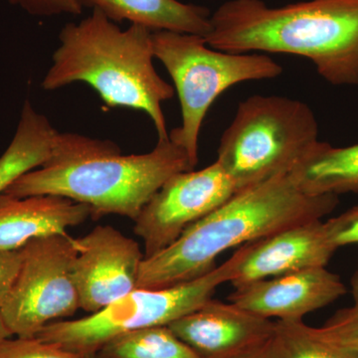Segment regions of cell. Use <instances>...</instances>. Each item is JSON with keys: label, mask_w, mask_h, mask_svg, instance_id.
I'll list each match as a JSON object with an SVG mask.
<instances>
[{"label": "cell", "mask_w": 358, "mask_h": 358, "mask_svg": "<svg viewBox=\"0 0 358 358\" xmlns=\"http://www.w3.org/2000/svg\"><path fill=\"white\" fill-rule=\"evenodd\" d=\"M73 275L80 308L94 313L138 287L145 253L131 238L112 226H96L77 238Z\"/></svg>", "instance_id": "obj_10"}, {"label": "cell", "mask_w": 358, "mask_h": 358, "mask_svg": "<svg viewBox=\"0 0 358 358\" xmlns=\"http://www.w3.org/2000/svg\"><path fill=\"white\" fill-rule=\"evenodd\" d=\"M1 301H0V307H1ZM9 338H13V334H11L10 331L7 329L3 317H2L1 310H0V341Z\"/></svg>", "instance_id": "obj_26"}, {"label": "cell", "mask_w": 358, "mask_h": 358, "mask_svg": "<svg viewBox=\"0 0 358 358\" xmlns=\"http://www.w3.org/2000/svg\"><path fill=\"white\" fill-rule=\"evenodd\" d=\"M59 42L42 88L54 91L84 82L109 107L145 112L159 140L169 138L162 105L173 98L174 88L155 70L152 31L136 24L122 30L93 9L80 22L66 24Z\"/></svg>", "instance_id": "obj_4"}, {"label": "cell", "mask_w": 358, "mask_h": 358, "mask_svg": "<svg viewBox=\"0 0 358 358\" xmlns=\"http://www.w3.org/2000/svg\"><path fill=\"white\" fill-rule=\"evenodd\" d=\"M13 6L20 7L33 16H48L71 14L80 15L84 7L80 0H8Z\"/></svg>", "instance_id": "obj_23"}, {"label": "cell", "mask_w": 358, "mask_h": 358, "mask_svg": "<svg viewBox=\"0 0 358 358\" xmlns=\"http://www.w3.org/2000/svg\"><path fill=\"white\" fill-rule=\"evenodd\" d=\"M92 215L83 203L58 196L0 195V251H16L36 238L66 234Z\"/></svg>", "instance_id": "obj_14"}, {"label": "cell", "mask_w": 358, "mask_h": 358, "mask_svg": "<svg viewBox=\"0 0 358 358\" xmlns=\"http://www.w3.org/2000/svg\"><path fill=\"white\" fill-rule=\"evenodd\" d=\"M237 192L236 185L217 160L200 171L173 174L134 220V232L143 239L145 258L167 248L188 227Z\"/></svg>", "instance_id": "obj_9"}, {"label": "cell", "mask_w": 358, "mask_h": 358, "mask_svg": "<svg viewBox=\"0 0 358 358\" xmlns=\"http://www.w3.org/2000/svg\"><path fill=\"white\" fill-rule=\"evenodd\" d=\"M0 358H86L56 343L37 338H6L0 341Z\"/></svg>", "instance_id": "obj_21"}, {"label": "cell", "mask_w": 358, "mask_h": 358, "mask_svg": "<svg viewBox=\"0 0 358 358\" xmlns=\"http://www.w3.org/2000/svg\"><path fill=\"white\" fill-rule=\"evenodd\" d=\"M247 252L248 243L197 279L167 288L134 289L82 319L51 322L36 336L86 357L122 334L169 326L213 299L219 286L232 282Z\"/></svg>", "instance_id": "obj_7"}, {"label": "cell", "mask_w": 358, "mask_h": 358, "mask_svg": "<svg viewBox=\"0 0 358 358\" xmlns=\"http://www.w3.org/2000/svg\"><path fill=\"white\" fill-rule=\"evenodd\" d=\"M324 222L331 241L336 248L358 244V205Z\"/></svg>", "instance_id": "obj_22"}, {"label": "cell", "mask_w": 358, "mask_h": 358, "mask_svg": "<svg viewBox=\"0 0 358 358\" xmlns=\"http://www.w3.org/2000/svg\"><path fill=\"white\" fill-rule=\"evenodd\" d=\"M86 358H96L94 355H86Z\"/></svg>", "instance_id": "obj_27"}, {"label": "cell", "mask_w": 358, "mask_h": 358, "mask_svg": "<svg viewBox=\"0 0 358 358\" xmlns=\"http://www.w3.org/2000/svg\"><path fill=\"white\" fill-rule=\"evenodd\" d=\"M20 252V271L0 310L13 336L34 338L47 324L80 308L73 275L76 239L68 233L36 238Z\"/></svg>", "instance_id": "obj_8"}, {"label": "cell", "mask_w": 358, "mask_h": 358, "mask_svg": "<svg viewBox=\"0 0 358 358\" xmlns=\"http://www.w3.org/2000/svg\"><path fill=\"white\" fill-rule=\"evenodd\" d=\"M352 305L341 308L320 327H313V334L358 357V262L350 279Z\"/></svg>", "instance_id": "obj_20"}, {"label": "cell", "mask_w": 358, "mask_h": 358, "mask_svg": "<svg viewBox=\"0 0 358 358\" xmlns=\"http://www.w3.org/2000/svg\"><path fill=\"white\" fill-rule=\"evenodd\" d=\"M82 6L96 9L113 22L129 21L150 31H171L206 36L211 13L207 7L178 0H80Z\"/></svg>", "instance_id": "obj_15"}, {"label": "cell", "mask_w": 358, "mask_h": 358, "mask_svg": "<svg viewBox=\"0 0 358 358\" xmlns=\"http://www.w3.org/2000/svg\"><path fill=\"white\" fill-rule=\"evenodd\" d=\"M202 358H237L258 350L275 336V322L213 300L169 326Z\"/></svg>", "instance_id": "obj_11"}, {"label": "cell", "mask_w": 358, "mask_h": 358, "mask_svg": "<svg viewBox=\"0 0 358 358\" xmlns=\"http://www.w3.org/2000/svg\"><path fill=\"white\" fill-rule=\"evenodd\" d=\"M317 141L319 124L307 103L254 95L238 106L221 136L216 160L239 192L291 173Z\"/></svg>", "instance_id": "obj_5"}, {"label": "cell", "mask_w": 358, "mask_h": 358, "mask_svg": "<svg viewBox=\"0 0 358 358\" xmlns=\"http://www.w3.org/2000/svg\"><path fill=\"white\" fill-rule=\"evenodd\" d=\"M336 250L324 221L298 224L250 242L247 255L231 284L234 289L239 288L306 268L327 267Z\"/></svg>", "instance_id": "obj_13"}, {"label": "cell", "mask_w": 358, "mask_h": 358, "mask_svg": "<svg viewBox=\"0 0 358 358\" xmlns=\"http://www.w3.org/2000/svg\"><path fill=\"white\" fill-rule=\"evenodd\" d=\"M152 46L180 102L181 124L171 129L169 140L185 150L192 169L199 164L202 122L216 99L234 85L275 79L282 73L270 56L216 50L200 35L155 31Z\"/></svg>", "instance_id": "obj_6"}, {"label": "cell", "mask_w": 358, "mask_h": 358, "mask_svg": "<svg viewBox=\"0 0 358 358\" xmlns=\"http://www.w3.org/2000/svg\"><path fill=\"white\" fill-rule=\"evenodd\" d=\"M188 171L187 155L169 138L147 154L122 155L114 141L58 133L50 159L4 194L58 195L87 205L94 218L115 214L134 221L167 179Z\"/></svg>", "instance_id": "obj_1"}, {"label": "cell", "mask_w": 358, "mask_h": 358, "mask_svg": "<svg viewBox=\"0 0 358 358\" xmlns=\"http://www.w3.org/2000/svg\"><path fill=\"white\" fill-rule=\"evenodd\" d=\"M338 203L336 195L303 192L291 173L241 190L167 248L143 259L136 289L167 288L197 279L213 270L216 259L227 250L322 220Z\"/></svg>", "instance_id": "obj_3"}, {"label": "cell", "mask_w": 358, "mask_h": 358, "mask_svg": "<svg viewBox=\"0 0 358 358\" xmlns=\"http://www.w3.org/2000/svg\"><path fill=\"white\" fill-rule=\"evenodd\" d=\"M21 264L20 250L0 251V301L8 293L17 275Z\"/></svg>", "instance_id": "obj_24"}, {"label": "cell", "mask_w": 358, "mask_h": 358, "mask_svg": "<svg viewBox=\"0 0 358 358\" xmlns=\"http://www.w3.org/2000/svg\"><path fill=\"white\" fill-rule=\"evenodd\" d=\"M291 174L307 194L358 193V143L336 148L319 141Z\"/></svg>", "instance_id": "obj_16"}, {"label": "cell", "mask_w": 358, "mask_h": 358, "mask_svg": "<svg viewBox=\"0 0 358 358\" xmlns=\"http://www.w3.org/2000/svg\"><path fill=\"white\" fill-rule=\"evenodd\" d=\"M57 134L49 120L26 101L13 141L0 157V195L16 179L50 159Z\"/></svg>", "instance_id": "obj_17"}, {"label": "cell", "mask_w": 358, "mask_h": 358, "mask_svg": "<svg viewBox=\"0 0 358 358\" xmlns=\"http://www.w3.org/2000/svg\"><path fill=\"white\" fill-rule=\"evenodd\" d=\"M96 358H202L169 326L148 327L110 339Z\"/></svg>", "instance_id": "obj_18"}, {"label": "cell", "mask_w": 358, "mask_h": 358, "mask_svg": "<svg viewBox=\"0 0 358 358\" xmlns=\"http://www.w3.org/2000/svg\"><path fill=\"white\" fill-rule=\"evenodd\" d=\"M346 293L338 275L317 267L250 282L235 288L228 301L265 319L296 322Z\"/></svg>", "instance_id": "obj_12"}, {"label": "cell", "mask_w": 358, "mask_h": 358, "mask_svg": "<svg viewBox=\"0 0 358 358\" xmlns=\"http://www.w3.org/2000/svg\"><path fill=\"white\" fill-rule=\"evenodd\" d=\"M275 338L288 358H358L315 336L303 320L275 322Z\"/></svg>", "instance_id": "obj_19"}, {"label": "cell", "mask_w": 358, "mask_h": 358, "mask_svg": "<svg viewBox=\"0 0 358 358\" xmlns=\"http://www.w3.org/2000/svg\"><path fill=\"white\" fill-rule=\"evenodd\" d=\"M237 358H288L286 353L282 350V346L280 345L279 341L274 338L271 339L265 345L261 346L258 350L254 352L247 353Z\"/></svg>", "instance_id": "obj_25"}, {"label": "cell", "mask_w": 358, "mask_h": 358, "mask_svg": "<svg viewBox=\"0 0 358 358\" xmlns=\"http://www.w3.org/2000/svg\"><path fill=\"white\" fill-rule=\"evenodd\" d=\"M207 44L230 53H284L312 61L334 86H358V0L268 6L228 0L211 13Z\"/></svg>", "instance_id": "obj_2"}]
</instances>
